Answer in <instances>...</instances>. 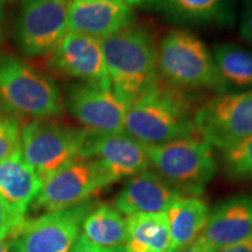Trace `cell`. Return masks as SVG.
I'll return each instance as SVG.
<instances>
[{
	"instance_id": "cell-1",
	"label": "cell",
	"mask_w": 252,
	"mask_h": 252,
	"mask_svg": "<svg viewBox=\"0 0 252 252\" xmlns=\"http://www.w3.org/2000/svg\"><path fill=\"white\" fill-rule=\"evenodd\" d=\"M195 111L187 90L160 80L130 104L124 130L145 146L193 137Z\"/></svg>"
},
{
	"instance_id": "cell-2",
	"label": "cell",
	"mask_w": 252,
	"mask_h": 252,
	"mask_svg": "<svg viewBox=\"0 0 252 252\" xmlns=\"http://www.w3.org/2000/svg\"><path fill=\"white\" fill-rule=\"evenodd\" d=\"M100 42L110 86L128 104L161 80L158 45L149 30L132 25Z\"/></svg>"
},
{
	"instance_id": "cell-3",
	"label": "cell",
	"mask_w": 252,
	"mask_h": 252,
	"mask_svg": "<svg viewBox=\"0 0 252 252\" xmlns=\"http://www.w3.org/2000/svg\"><path fill=\"white\" fill-rule=\"evenodd\" d=\"M160 78L184 90L229 91L214 61L212 50L194 33L184 28L169 31L158 45Z\"/></svg>"
},
{
	"instance_id": "cell-4",
	"label": "cell",
	"mask_w": 252,
	"mask_h": 252,
	"mask_svg": "<svg viewBox=\"0 0 252 252\" xmlns=\"http://www.w3.org/2000/svg\"><path fill=\"white\" fill-rule=\"evenodd\" d=\"M0 104L14 115L34 119L58 117L64 111L54 80L12 55H0Z\"/></svg>"
},
{
	"instance_id": "cell-5",
	"label": "cell",
	"mask_w": 252,
	"mask_h": 252,
	"mask_svg": "<svg viewBox=\"0 0 252 252\" xmlns=\"http://www.w3.org/2000/svg\"><path fill=\"white\" fill-rule=\"evenodd\" d=\"M145 147L153 171L184 196H200L216 174L214 149L197 134Z\"/></svg>"
},
{
	"instance_id": "cell-6",
	"label": "cell",
	"mask_w": 252,
	"mask_h": 252,
	"mask_svg": "<svg viewBox=\"0 0 252 252\" xmlns=\"http://www.w3.org/2000/svg\"><path fill=\"white\" fill-rule=\"evenodd\" d=\"M89 131L53 118L34 119L21 128L20 151L43 181L80 157Z\"/></svg>"
},
{
	"instance_id": "cell-7",
	"label": "cell",
	"mask_w": 252,
	"mask_h": 252,
	"mask_svg": "<svg viewBox=\"0 0 252 252\" xmlns=\"http://www.w3.org/2000/svg\"><path fill=\"white\" fill-rule=\"evenodd\" d=\"M195 130L224 153L252 137V89L216 94L195 111Z\"/></svg>"
},
{
	"instance_id": "cell-8",
	"label": "cell",
	"mask_w": 252,
	"mask_h": 252,
	"mask_svg": "<svg viewBox=\"0 0 252 252\" xmlns=\"http://www.w3.org/2000/svg\"><path fill=\"white\" fill-rule=\"evenodd\" d=\"M112 184L96 160L78 157L43 181L34 203L47 213L59 212L87 202Z\"/></svg>"
},
{
	"instance_id": "cell-9",
	"label": "cell",
	"mask_w": 252,
	"mask_h": 252,
	"mask_svg": "<svg viewBox=\"0 0 252 252\" xmlns=\"http://www.w3.org/2000/svg\"><path fill=\"white\" fill-rule=\"evenodd\" d=\"M64 109L91 132H122L130 104L110 86L76 82L65 88Z\"/></svg>"
},
{
	"instance_id": "cell-10",
	"label": "cell",
	"mask_w": 252,
	"mask_h": 252,
	"mask_svg": "<svg viewBox=\"0 0 252 252\" xmlns=\"http://www.w3.org/2000/svg\"><path fill=\"white\" fill-rule=\"evenodd\" d=\"M90 210L91 204L84 202L24 220L12 234L13 252H70Z\"/></svg>"
},
{
	"instance_id": "cell-11",
	"label": "cell",
	"mask_w": 252,
	"mask_h": 252,
	"mask_svg": "<svg viewBox=\"0 0 252 252\" xmlns=\"http://www.w3.org/2000/svg\"><path fill=\"white\" fill-rule=\"evenodd\" d=\"M70 0H23L15 37L27 58L47 55L68 32Z\"/></svg>"
},
{
	"instance_id": "cell-12",
	"label": "cell",
	"mask_w": 252,
	"mask_h": 252,
	"mask_svg": "<svg viewBox=\"0 0 252 252\" xmlns=\"http://www.w3.org/2000/svg\"><path fill=\"white\" fill-rule=\"evenodd\" d=\"M80 157L94 159L113 184L150 169L146 147L127 132H91Z\"/></svg>"
},
{
	"instance_id": "cell-13",
	"label": "cell",
	"mask_w": 252,
	"mask_h": 252,
	"mask_svg": "<svg viewBox=\"0 0 252 252\" xmlns=\"http://www.w3.org/2000/svg\"><path fill=\"white\" fill-rule=\"evenodd\" d=\"M48 55L49 67L63 76L110 86L102 42L98 39L67 32Z\"/></svg>"
},
{
	"instance_id": "cell-14",
	"label": "cell",
	"mask_w": 252,
	"mask_h": 252,
	"mask_svg": "<svg viewBox=\"0 0 252 252\" xmlns=\"http://www.w3.org/2000/svg\"><path fill=\"white\" fill-rule=\"evenodd\" d=\"M132 6L106 0H70L68 32L103 40L134 25Z\"/></svg>"
},
{
	"instance_id": "cell-15",
	"label": "cell",
	"mask_w": 252,
	"mask_h": 252,
	"mask_svg": "<svg viewBox=\"0 0 252 252\" xmlns=\"http://www.w3.org/2000/svg\"><path fill=\"white\" fill-rule=\"evenodd\" d=\"M200 237L214 252L252 237V194L236 195L216 204Z\"/></svg>"
},
{
	"instance_id": "cell-16",
	"label": "cell",
	"mask_w": 252,
	"mask_h": 252,
	"mask_svg": "<svg viewBox=\"0 0 252 252\" xmlns=\"http://www.w3.org/2000/svg\"><path fill=\"white\" fill-rule=\"evenodd\" d=\"M182 196L157 172L147 169L128 178L116 198L115 208L125 216L166 213Z\"/></svg>"
},
{
	"instance_id": "cell-17",
	"label": "cell",
	"mask_w": 252,
	"mask_h": 252,
	"mask_svg": "<svg viewBox=\"0 0 252 252\" xmlns=\"http://www.w3.org/2000/svg\"><path fill=\"white\" fill-rule=\"evenodd\" d=\"M145 8L179 25H229L232 0H144Z\"/></svg>"
},
{
	"instance_id": "cell-18",
	"label": "cell",
	"mask_w": 252,
	"mask_h": 252,
	"mask_svg": "<svg viewBox=\"0 0 252 252\" xmlns=\"http://www.w3.org/2000/svg\"><path fill=\"white\" fill-rule=\"evenodd\" d=\"M42 185L43 179L26 162L20 150L0 161V196L19 215L25 216Z\"/></svg>"
},
{
	"instance_id": "cell-19",
	"label": "cell",
	"mask_w": 252,
	"mask_h": 252,
	"mask_svg": "<svg viewBox=\"0 0 252 252\" xmlns=\"http://www.w3.org/2000/svg\"><path fill=\"white\" fill-rule=\"evenodd\" d=\"M209 207L198 196H182L166 210L169 244L166 252H180L202 234Z\"/></svg>"
},
{
	"instance_id": "cell-20",
	"label": "cell",
	"mask_w": 252,
	"mask_h": 252,
	"mask_svg": "<svg viewBox=\"0 0 252 252\" xmlns=\"http://www.w3.org/2000/svg\"><path fill=\"white\" fill-rule=\"evenodd\" d=\"M169 230L165 213L126 217L125 252H166Z\"/></svg>"
},
{
	"instance_id": "cell-21",
	"label": "cell",
	"mask_w": 252,
	"mask_h": 252,
	"mask_svg": "<svg viewBox=\"0 0 252 252\" xmlns=\"http://www.w3.org/2000/svg\"><path fill=\"white\" fill-rule=\"evenodd\" d=\"M82 236L103 248H121L126 242V219L115 207L91 209L82 223Z\"/></svg>"
},
{
	"instance_id": "cell-22",
	"label": "cell",
	"mask_w": 252,
	"mask_h": 252,
	"mask_svg": "<svg viewBox=\"0 0 252 252\" xmlns=\"http://www.w3.org/2000/svg\"><path fill=\"white\" fill-rule=\"evenodd\" d=\"M222 80L229 88L252 89V52L234 43H220L212 50Z\"/></svg>"
},
{
	"instance_id": "cell-23",
	"label": "cell",
	"mask_w": 252,
	"mask_h": 252,
	"mask_svg": "<svg viewBox=\"0 0 252 252\" xmlns=\"http://www.w3.org/2000/svg\"><path fill=\"white\" fill-rule=\"evenodd\" d=\"M225 173L234 180H252V137L223 153Z\"/></svg>"
},
{
	"instance_id": "cell-24",
	"label": "cell",
	"mask_w": 252,
	"mask_h": 252,
	"mask_svg": "<svg viewBox=\"0 0 252 252\" xmlns=\"http://www.w3.org/2000/svg\"><path fill=\"white\" fill-rule=\"evenodd\" d=\"M21 130L13 118H0V161L20 150Z\"/></svg>"
},
{
	"instance_id": "cell-25",
	"label": "cell",
	"mask_w": 252,
	"mask_h": 252,
	"mask_svg": "<svg viewBox=\"0 0 252 252\" xmlns=\"http://www.w3.org/2000/svg\"><path fill=\"white\" fill-rule=\"evenodd\" d=\"M24 216L19 215L6 201L0 196V241L12 235L24 222Z\"/></svg>"
},
{
	"instance_id": "cell-26",
	"label": "cell",
	"mask_w": 252,
	"mask_h": 252,
	"mask_svg": "<svg viewBox=\"0 0 252 252\" xmlns=\"http://www.w3.org/2000/svg\"><path fill=\"white\" fill-rule=\"evenodd\" d=\"M239 36L252 46V0H244L239 19Z\"/></svg>"
},
{
	"instance_id": "cell-27",
	"label": "cell",
	"mask_w": 252,
	"mask_h": 252,
	"mask_svg": "<svg viewBox=\"0 0 252 252\" xmlns=\"http://www.w3.org/2000/svg\"><path fill=\"white\" fill-rule=\"evenodd\" d=\"M70 252H125L124 247L121 248H103L88 241L83 236H78Z\"/></svg>"
},
{
	"instance_id": "cell-28",
	"label": "cell",
	"mask_w": 252,
	"mask_h": 252,
	"mask_svg": "<svg viewBox=\"0 0 252 252\" xmlns=\"http://www.w3.org/2000/svg\"><path fill=\"white\" fill-rule=\"evenodd\" d=\"M215 252H252V237L245 239L241 243H236L229 247L219 249Z\"/></svg>"
},
{
	"instance_id": "cell-29",
	"label": "cell",
	"mask_w": 252,
	"mask_h": 252,
	"mask_svg": "<svg viewBox=\"0 0 252 252\" xmlns=\"http://www.w3.org/2000/svg\"><path fill=\"white\" fill-rule=\"evenodd\" d=\"M180 252H214L212 249H210L208 245L206 244V242L203 241L202 238L198 236L197 239L191 243L190 245H188L187 248H185L184 250Z\"/></svg>"
},
{
	"instance_id": "cell-30",
	"label": "cell",
	"mask_w": 252,
	"mask_h": 252,
	"mask_svg": "<svg viewBox=\"0 0 252 252\" xmlns=\"http://www.w3.org/2000/svg\"><path fill=\"white\" fill-rule=\"evenodd\" d=\"M5 0H0V45L4 40V26H5Z\"/></svg>"
},
{
	"instance_id": "cell-31",
	"label": "cell",
	"mask_w": 252,
	"mask_h": 252,
	"mask_svg": "<svg viewBox=\"0 0 252 252\" xmlns=\"http://www.w3.org/2000/svg\"><path fill=\"white\" fill-rule=\"evenodd\" d=\"M106 1L121 2V4L130 5V6H132V7H133V6H137V5H141V4H143L144 0H106Z\"/></svg>"
},
{
	"instance_id": "cell-32",
	"label": "cell",
	"mask_w": 252,
	"mask_h": 252,
	"mask_svg": "<svg viewBox=\"0 0 252 252\" xmlns=\"http://www.w3.org/2000/svg\"><path fill=\"white\" fill-rule=\"evenodd\" d=\"M0 252H9L8 244L5 241H0Z\"/></svg>"
}]
</instances>
